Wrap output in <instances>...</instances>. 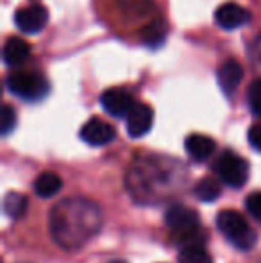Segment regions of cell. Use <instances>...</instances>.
Listing matches in <instances>:
<instances>
[{"instance_id": "1", "label": "cell", "mask_w": 261, "mask_h": 263, "mask_svg": "<svg viewBox=\"0 0 261 263\" xmlns=\"http://www.w3.org/2000/svg\"><path fill=\"white\" fill-rule=\"evenodd\" d=\"M72 217L81 218L79 224L88 235H93L97 231L101 218H98V210L93 204L84 201H65L61 202L59 208H54L52 211V231L54 238L59 243H63L66 249H72L70 246H79L83 243L79 231L72 233ZM77 224V220H73Z\"/></svg>"}, {"instance_id": "2", "label": "cell", "mask_w": 261, "mask_h": 263, "mask_svg": "<svg viewBox=\"0 0 261 263\" xmlns=\"http://www.w3.org/2000/svg\"><path fill=\"white\" fill-rule=\"evenodd\" d=\"M216 226L227 240L238 249L249 251L256 243V233L242 213L234 210H222L216 217Z\"/></svg>"}, {"instance_id": "3", "label": "cell", "mask_w": 261, "mask_h": 263, "mask_svg": "<svg viewBox=\"0 0 261 263\" xmlns=\"http://www.w3.org/2000/svg\"><path fill=\"white\" fill-rule=\"evenodd\" d=\"M6 86L16 97L24 101H38L47 93V83L34 72H13L7 76Z\"/></svg>"}, {"instance_id": "4", "label": "cell", "mask_w": 261, "mask_h": 263, "mask_svg": "<svg viewBox=\"0 0 261 263\" xmlns=\"http://www.w3.org/2000/svg\"><path fill=\"white\" fill-rule=\"evenodd\" d=\"M220 179L233 188H240L249 179V163L233 151H224L215 163Z\"/></svg>"}, {"instance_id": "5", "label": "cell", "mask_w": 261, "mask_h": 263, "mask_svg": "<svg viewBox=\"0 0 261 263\" xmlns=\"http://www.w3.org/2000/svg\"><path fill=\"white\" fill-rule=\"evenodd\" d=\"M49 22V11L39 4H31L27 7H22L14 14V24L22 32L36 34L39 32Z\"/></svg>"}, {"instance_id": "6", "label": "cell", "mask_w": 261, "mask_h": 263, "mask_svg": "<svg viewBox=\"0 0 261 263\" xmlns=\"http://www.w3.org/2000/svg\"><path fill=\"white\" fill-rule=\"evenodd\" d=\"M101 104L106 113H109L111 117L122 118L131 113L136 102L129 91H126L124 88H108L106 91H102Z\"/></svg>"}, {"instance_id": "7", "label": "cell", "mask_w": 261, "mask_h": 263, "mask_svg": "<svg viewBox=\"0 0 261 263\" xmlns=\"http://www.w3.org/2000/svg\"><path fill=\"white\" fill-rule=\"evenodd\" d=\"M116 131L109 122L102 120V118H90L86 124L83 125L81 129V138L88 143V145H93V147H101L109 143L113 138H115Z\"/></svg>"}, {"instance_id": "8", "label": "cell", "mask_w": 261, "mask_h": 263, "mask_svg": "<svg viewBox=\"0 0 261 263\" xmlns=\"http://www.w3.org/2000/svg\"><path fill=\"white\" fill-rule=\"evenodd\" d=\"M165 220L170 226L174 231L181 233L186 236V233H193L198 228V213L192 208H186V206L175 204L172 208H168L167 215H165Z\"/></svg>"}, {"instance_id": "9", "label": "cell", "mask_w": 261, "mask_h": 263, "mask_svg": "<svg viewBox=\"0 0 261 263\" xmlns=\"http://www.w3.org/2000/svg\"><path fill=\"white\" fill-rule=\"evenodd\" d=\"M249 20H251L249 11L236 2H226L215 11V22L222 29H227V31L242 27V25H245Z\"/></svg>"}, {"instance_id": "10", "label": "cell", "mask_w": 261, "mask_h": 263, "mask_svg": "<svg viewBox=\"0 0 261 263\" xmlns=\"http://www.w3.org/2000/svg\"><path fill=\"white\" fill-rule=\"evenodd\" d=\"M154 120V111L149 104L143 102H136L132 106L131 113L127 115V133L132 138H139V136L147 135L152 127Z\"/></svg>"}, {"instance_id": "11", "label": "cell", "mask_w": 261, "mask_h": 263, "mask_svg": "<svg viewBox=\"0 0 261 263\" xmlns=\"http://www.w3.org/2000/svg\"><path fill=\"white\" fill-rule=\"evenodd\" d=\"M216 79H218L220 88L229 95L240 86L242 79H244V68L236 59H227L220 65L218 72H216Z\"/></svg>"}, {"instance_id": "12", "label": "cell", "mask_w": 261, "mask_h": 263, "mask_svg": "<svg viewBox=\"0 0 261 263\" xmlns=\"http://www.w3.org/2000/svg\"><path fill=\"white\" fill-rule=\"evenodd\" d=\"M29 52H31V47L25 40L18 38V36H13L9 38L6 43H4L2 49V55L6 65L9 66H18L29 58Z\"/></svg>"}, {"instance_id": "13", "label": "cell", "mask_w": 261, "mask_h": 263, "mask_svg": "<svg viewBox=\"0 0 261 263\" xmlns=\"http://www.w3.org/2000/svg\"><path fill=\"white\" fill-rule=\"evenodd\" d=\"M185 147H186V153L193 159L204 161V159H208L215 153L216 143H215V140L206 135H190L185 142Z\"/></svg>"}, {"instance_id": "14", "label": "cell", "mask_w": 261, "mask_h": 263, "mask_svg": "<svg viewBox=\"0 0 261 263\" xmlns=\"http://www.w3.org/2000/svg\"><path fill=\"white\" fill-rule=\"evenodd\" d=\"M61 186H63V181H61V177L57 176V174H54V172L39 174V176L36 177V181H34V192L43 199L56 195L57 192L61 190Z\"/></svg>"}, {"instance_id": "15", "label": "cell", "mask_w": 261, "mask_h": 263, "mask_svg": "<svg viewBox=\"0 0 261 263\" xmlns=\"http://www.w3.org/2000/svg\"><path fill=\"white\" fill-rule=\"evenodd\" d=\"M29 204V199L20 192H9L4 199V211L9 215L11 218H20L25 213Z\"/></svg>"}, {"instance_id": "16", "label": "cell", "mask_w": 261, "mask_h": 263, "mask_svg": "<svg viewBox=\"0 0 261 263\" xmlns=\"http://www.w3.org/2000/svg\"><path fill=\"white\" fill-rule=\"evenodd\" d=\"M220 195V183L215 177H204L197 183L195 186V197L204 202H211L218 199Z\"/></svg>"}, {"instance_id": "17", "label": "cell", "mask_w": 261, "mask_h": 263, "mask_svg": "<svg viewBox=\"0 0 261 263\" xmlns=\"http://www.w3.org/2000/svg\"><path fill=\"white\" fill-rule=\"evenodd\" d=\"M179 263H213V260L202 246H186L179 253Z\"/></svg>"}, {"instance_id": "18", "label": "cell", "mask_w": 261, "mask_h": 263, "mask_svg": "<svg viewBox=\"0 0 261 263\" xmlns=\"http://www.w3.org/2000/svg\"><path fill=\"white\" fill-rule=\"evenodd\" d=\"M247 99H249V106H251L252 113L261 117V77L254 79L249 84Z\"/></svg>"}, {"instance_id": "19", "label": "cell", "mask_w": 261, "mask_h": 263, "mask_svg": "<svg viewBox=\"0 0 261 263\" xmlns=\"http://www.w3.org/2000/svg\"><path fill=\"white\" fill-rule=\"evenodd\" d=\"M16 125V113L9 104H4L2 113H0V133L2 135H9L13 127Z\"/></svg>"}, {"instance_id": "20", "label": "cell", "mask_w": 261, "mask_h": 263, "mask_svg": "<svg viewBox=\"0 0 261 263\" xmlns=\"http://www.w3.org/2000/svg\"><path fill=\"white\" fill-rule=\"evenodd\" d=\"M245 206H247L249 213L258 222H261V192H254V194L249 195L247 201H245Z\"/></svg>"}, {"instance_id": "21", "label": "cell", "mask_w": 261, "mask_h": 263, "mask_svg": "<svg viewBox=\"0 0 261 263\" xmlns=\"http://www.w3.org/2000/svg\"><path fill=\"white\" fill-rule=\"evenodd\" d=\"M249 143L254 147L256 151H261V122L254 124L249 129Z\"/></svg>"}, {"instance_id": "22", "label": "cell", "mask_w": 261, "mask_h": 263, "mask_svg": "<svg viewBox=\"0 0 261 263\" xmlns=\"http://www.w3.org/2000/svg\"><path fill=\"white\" fill-rule=\"evenodd\" d=\"M115 263H122V261H115Z\"/></svg>"}]
</instances>
